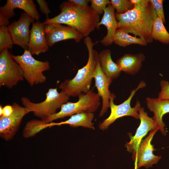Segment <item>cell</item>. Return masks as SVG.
<instances>
[{"instance_id":"cell-1","label":"cell","mask_w":169,"mask_h":169,"mask_svg":"<svg viewBox=\"0 0 169 169\" xmlns=\"http://www.w3.org/2000/svg\"><path fill=\"white\" fill-rule=\"evenodd\" d=\"M131 10L122 14H115L118 28L138 36L147 44L153 39L151 36L152 25L157 15L150 0L146 4L134 5Z\"/></svg>"},{"instance_id":"cell-2","label":"cell","mask_w":169,"mask_h":169,"mask_svg":"<svg viewBox=\"0 0 169 169\" xmlns=\"http://www.w3.org/2000/svg\"><path fill=\"white\" fill-rule=\"evenodd\" d=\"M59 8L61 13L53 18L46 19L43 22L44 25L52 23L66 24L75 29L84 37L89 36L95 28L100 29V15L90 6L80 8L68 1L62 3Z\"/></svg>"},{"instance_id":"cell-3","label":"cell","mask_w":169,"mask_h":169,"mask_svg":"<svg viewBox=\"0 0 169 169\" xmlns=\"http://www.w3.org/2000/svg\"><path fill=\"white\" fill-rule=\"evenodd\" d=\"M88 52V59L86 64L78 69L74 77L65 80L59 86V88L69 96L76 97L80 94L86 93L90 90L93 74L99 60V54L93 49L94 43L88 36L84 39Z\"/></svg>"},{"instance_id":"cell-4","label":"cell","mask_w":169,"mask_h":169,"mask_svg":"<svg viewBox=\"0 0 169 169\" xmlns=\"http://www.w3.org/2000/svg\"><path fill=\"white\" fill-rule=\"evenodd\" d=\"M46 95L45 100L38 103L31 102L25 97H22L21 99L23 106L42 120L56 113L57 110L68 102L69 99V97L63 91L58 92L57 88L49 89Z\"/></svg>"},{"instance_id":"cell-5","label":"cell","mask_w":169,"mask_h":169,"mask_svg":"<svg viewBox=\"0 0 169 169\" xmlns=\"http://www.w3.org/2000/svg\"><path fill=\"white\" fill-rule=\"evenodd\" d=\"M78 96L79 99L77 102H68L63 104L59 112L42 121L46 123H49L54 120L71 116L77 114L93 113L100 105V97L91 90L85 93H81Z\"/></svg>"},{"instance_id":"cell-6","label":"cell","mask_w":169,"mask_h":169,"mask_svg":"<svg viewBox=\"0 0 169 169\" xmlns=\"http://www.w3.org/2000/svg\"><path fill=\"white\" fill-rule=\"evenodd\" d=\"M12 56L22 69L24 79L31 86L46 82L47 78L43 72L49 69V61L36 59L30 51L26 49L22 55L12 54Z\"/></svg>"},{"instance_id":"cell-7","label":"cell","mask_w":169,"mask_h":169,"mask_svg":"<svg viewBox=\"0 0 169 169\" xmlns=\"http://www.w3.org/2000/svg\"><path fill=\"white\" fill-rule=\"evenodd\" d=\"M146 86L145 82L141 81L137 88L131 91L128 98L119 105H116L114 103V100L116 96L114 94L111 93L109 102V107L111 110L110 114L107 118L99 125V128L103 131L106 130L116 120L125 116H131L136 119H139L138 111L141 106L140 102L137 100L135 106L133 108L131 106V102L136 92L139 89L145 87Z\"/></svg>"},{"instance_id":"cell-8","label":"cell","mask_w":169,"mask_h":169,"mask_svg":"<svg viewBox=\"0 0 169 169\" xmlns=\"http://www.w3.org/2000/svg\"><path fill=\"white\" fill-rule=\"evenodd\" d=\"M24 78L23 71L7 49L0 54V86L11 89Z\"/></svg>"},{"instance_id":"cell-9","label":"cell","mask_w":169,"mask_h":169,"mask_svg":"<svg viewBox=\"0 0 169 169\" xmlns=\"http://www.w3.org/2000/svg\"><path fill=\"white\" fill-rule=\"evenodd\" d=\"M12 106L13 111L10 115L0 117V136L7 141L13 139L19 129L23 117L31 112L16 102Z\"/></svg>"},{"instance_id":"cell-10","label":"cell","mask_w":169,"mask_h":169,"mask_svg":"<svg viewBox=\"0 0 169 169\" xmlns=\"http://www.w3.org/2000/svg\"><path fill=\"white\" fill-rule=\"evenodd\" d=\"M158 130L156 128L151 131L148 136L141 142L136 153L132 157L135 161L134 169H138L141 166L146 169L152 167L153 164H157L161 158V156L153 154V151L156 149L151 143L153 136Z\"/></svg>"},{"instance_id":"cell-11","label":"cell","mask_w":169,"mask_h":169,"mask_svg":"<svg viewBox=\"0 0 169 169\" xmlns=\"http://www.w3.org/2000/svg\"><path fill=\"white\" fill-rule=\"evenodd\" d=\"M34 19L26 13H22L17 21H13L8 26L13 44L19 46L24 50H28L30 31L29 27Z\"/></svg>"},{"instance_id":"cell-12","label":"cell","mask_w":169,"mask_h":169,"mask_svg":"<svg viewBox=\"0 0 169 169\" xmlns=\"http://www.w3.org/2000/svg\"><path fill=\"white\" fill-rule=\"evenodd\" d=\"M46 37L48 46L62 40L73 39L79 42L84 38L82 34L74 28L68 26L52 23L44 25Z\"/></svg>"},{"instance_id":"cell-13","label":"cell","mask_w":169,"mask_h":169,"mask_svg":"<svg viewBox=\"0 0 169 169\" xmlns=\"http://www.w3.org/2000/svg\"><path fill=\"white\" fill-rule=\"evenodd\" d=\"M138 112L141 121L140 125L135 135L130 136V141L125 145L127 151L132 153V156L136 153L143 138L149 131L157 128L153 118L148 116L143 107H140Z\"/></svg>"},{"instance_id":"cell-14","label":"cell","mask_w":169,"mask_h":169,"mask_svg":"<svg viewBox=\"0 0 169 169\" xmlns=\"http://www.w3.org/2000/svg\"><path fill=\"white\" fill-rule=\"evenodd\" d=\"M95 81V86L98 91V95L102 99V106L99 117L102 116L109 107L110 98L111 93L109 90V86L112 83L102 71L99 60L93 74Z\"/></svg>"},{"instance_id":"cell-15","label":"cell","mask_w":169,"mask_h":169,"mask_svg":"<svg viewBox=\"0 0 169 169\" xmlns=\"http://www.w3.org/2000/svg\"><path fill=\"white\" fill-rule=\"evenodd\" d=\"M49 49L43 23L37 21L33 23L30 30L28 50L32 55H38Z\"/></svg>"},{"instance_id":"cell-16","label":"cell","mask_w":169,"mask_h":169,"mask_svg":"<svg viewBox=\"0 0 169 169\" xmlns=\"http://www.w3.org/2000/svg\"><path fill=\"white\" fill-rule=\"evenodd\" d=\"M33 0H7L6 3L0 7V14L8 20L15 15L14 10L18 8L22 9L34 19L39 20L40 15Z\"/></svg>"},{"instance_id":"cell-17","label":"cell","mask_w":169,"mask_h":169,"mask_svg":"<svg viewBox=\"0 0 169 169\" xmlns=\"http://www.w3.org/2000/svg\"><path fill=\"white\" fill-rule=\"evenodd\" d=\"M146 100L147 107L154 113L152 118L157 127L163 135H165L167 131L165 129L166 125L162 117L165 114L169 113V100L147 97Z\"/></svg>"},{"instance_id":"cell-18","label":"cell","mask_w":169,"mask_h":169,"mask_svg":"<svg viewBox=\"0 0 169 169\" xmlns=\"http://www.w3.org/2000/svg\"><path fill=\"white\" fill-rule=\"evenodd\" d=\"M115 9L111 4H109L104 10L103 16L98 25H104L107 29L106 35L100 41L103 45L108 46L113 42L116 30L118 28V22L115 15Z\"/></svg>"},{"instance_id":"cell-19","label":"cell","mask_w":169,"mask_h":169,"mask_svg":"<svg viewBox=\"0 0 169 169\" xmlns=\"http://www.w3.org/2000/svg\"><path fill=\"white\" fill-rule=\"evenodd\" d=\"M145 59V55L142 53L126 54L118 59L116 63L121 71L128 74L134 75L140 70L142 63Z\"/></svg>"},{"instance_id":"cell-20","label":"cell","mask_w":169,"mask_h":169,"mask_svg":"<svg viewBox=\"0 0 169 169\" xmlns=\"http://www.w3.org/2000/svg\"><path fill=\"white\" fill-rule=\"evenodd\" d=\"M99 59L102 71L110 80L112 82L119 76L122 71L116 63L113 61L110 49L101 51L99 54Z\"/></svg>"},{"instance_id":"cell-21","label":"cell","mask_w":169,"mask_h":169,"mask_svg":"<svg viewBox=\"0 0 169 169\" xmlns=\"http://www.w3.org/2000/svg\"><path fill=\"white\" fill-rule=\"evenodd\" d=\"M94 114L92 113H82L74 115L68 120L59 123L51 122L47 124V127L54 126H59L63 125H69L72 127L82 126L93 130H95L92 121Z\"/></svg>"},{"instance_id":"cell-22","label":"cell","mask_w":169,"mask_h":169,"mask_svg":"<svg viewBox=\"0 0 169 169\" xmlns=\"http://www.w3.org/2000/svg\"><path fill=\"white\" fill-rule=\"evenodd\" d=\"M113 43L120 46L125 47L133 44L146 46L147 44L141 38L133 36L123 29L118 28L116 30L114 38Z\"/></svg>"},{"instance_id":"cell-23","label":"cell","mask_w":169,"mask_h":169,"mask_svg":"<svg viewBox=\"0 0 169 169\" xmlns=\"http://www.w3.org/2000/svg\"><path fill=\"white\" fill-rule=\"evenodd\" d=\"M161 19L157 17L155 20L152 27L151 36L153 39L162 43L169 44V33L165 28Z\"/></svg>"},{"instance_id":"cell-24","label":"cell","mask_w":169,"mask_h":169,"mask_svg":"<svg viewBox=\"0 0 169 169\" xmlns=\"http://www.w3.org/2000/svg\"><path fill=\"white\" fill-rule=\"evenodd\" d=\"M13 45L8 26H0V52H2L5 49H11Z\"/></svg>"},{"instance_id":"cell-25","label":"cell","mask_w":169,"mask_h":169,"mask_svg":"<svg viewBox=\"0 0 169 169\" xmlns=\"http://www.w3.org/2000/svg\"><path fill=\"white\" fill-rule=\"evenodd\" d=\"M111 4L115 9L116 13L122 14L132 9L134 5L130 0H111Z\"/></svg>"},{"instance_id":"cell-26","label":"cell","mask_w":169,"mask_h":169,"mask_svg":"<svg viewBox=\"0 0 169 169\" xmlns=\"http://www.w3.org/2000/svg\"><path fill=\"white\" fill-rule=\"evenodd\" d=\"M91 7L99 15L104 13V10L108 5L111 4L109 0H90Z\"/></svg>"},{"instance_id":"cell-27","label":"cell","mask_w":169,"mask_h":169,"mask_svg":"<svg viewBox=\"0 0 169 169\" xmlns=\"http://www.w3.org/2000/svg\"><path fill=\"white\" fill-rule=\"evenodd\" d=\"M154 8L157 16L160 17L164 24L166 20L163 8V0H150Z\"/></svg>"},{"instance_id":"cell-28","label":"cell","mask_w":169,"mask_h":169,"mask_svg":"<svg viewBox=\"0 0 169 169\" xmlns=\"http://www.w3.org/2000/svg\"><path fill=\"white\" fill-rule=\"evenodd\" d=\"M161 90L158 94V98L163 100H169V82L162 80L160 82Z\"/></svg>"},{"instance_id":"cell-29","label":"cell","mask_w":169,"mask_h":169,"mask_svg":"<svg viewBox=\"0 0 169 169\" xmlns=\"http://www.w3.org/2000/svg\"><path fill=\"white\" fill-rule=\"evenodd\" d=\"M40 11L43 14H45L47 18L48 19V14L51 12L47 2L44 0H37Z\"/></svg>"},{"instance_id":"cell-30","label":"cell","mask_w":169,"mask_h":169,"mask_svg":"<svg viewBox=\"0 0 169 169\" xmlns=\"http://www.w3.org/2000/svg\"><path fill=\"white\" fill-rule=\"evenodd\" d=\"M69 1L74 4L77 7L80 8H85L88 6L90 2L89 0H69Z\"/></svg>"},{"instance_id":"cell-31","label":"cell","mask_w":169,"mask_h":169,"mask_svg":"<svg viewBox=\"0 0 169 169\" xmlns=\"http://www.w3.org/2000/svg\"><path fill=\"white\" fill-rule=\"evenodd\" d=\"M13 111L12 105H7L3 108L2 115L7 116L10 115Z\"/></svg>"},{"instance_id":"cell-32","label":"cell","mask_w":169,"mask_h":169,"mask_svg":"<svg viewBox=\"0 0 169 169\" xmlns=\"http://www.w3.org/2000/svg\"><path fill=\"white\" fill-rule=\"evenodd\" d=\"M9 25V20L5 16L0 14V26Z\"/></svg>"},{"instance_id":"cell-33","label":"cell","mask_w":169,"mask_h":169,"mask_svg":"<svg viewBox=\"0 0 169 169\" xmlns=\"http://www.w3.org/2000/svg\"><path fill=\"white\" fill-rule=\"evenodd\" d=\"M134 5H142L147 3L149 0H130Z\"/></svg>"},{"instance_id":"cell-34","label":"cell","mask_w":169,"mask_h":169,"mask_svg":"<svg viewBox=\"0 0 169 169\" xmlns=\"http://www.w3.org/2000/svg\"><path fill=\"white\" fill-rule=\"evenodd\" d=\"M2 109L3 108L1 105L0 106V116L2 115Z\"/></svg>"}]
</instances>
